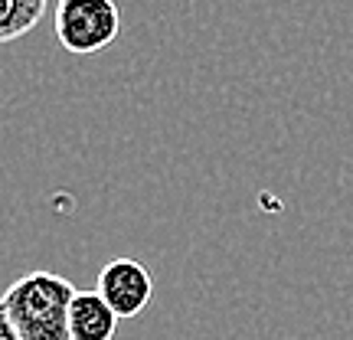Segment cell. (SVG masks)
Masks as SVG:
<instances>
[{
	"label": "cell",
	"instance_id": "8992f818",
	"mask_svg": "<svg viewBox=\"0 0 353 340\" xmlns=\"http://www.w3.org/2000/svg\"><path fill=\"white\" fill-rule=\"evenodd\" d=\"M0 340H23L20 337V330L13 328V321L7 317V311L0 308Z\"/></svg>",
	"mask_w": 353,
	"mask_h": 340
},
{
	"label": "cell",
	"instance_id": "277c9868",
	"mask_svg": "<svg viewBox=\"0 0 353 340\" xmlns=\"http://www.w3.org/2000/svg\"><path fill=\"white\" fill-rule=\"evenodd\" d=\"M121 317L99 291H76L69 308V340H112Z\"/></svg>",
	"mask_w": 353,
	"mask_h": 340
},
{
	"label": "cell",
	"instance_id": "6da1fadb",
	"mask_svg": "<svg viewBox=\"0 0 353 340\" xmlns=\"http://www.w3.org/2000/svg\"><path fill=\"white\" fill-rule=\"evenodd\" d=\"M76 285L56 272H30L3 291L0 308L23 340H69V308Z\"/></svg>",
	"mask_w": 353,
	"mask_h": 340
},
{
	"label": "cell",
	"instance_id": "7a4b0ae2",
	"mask_svg": "<svg viewBox=\"0 0 353 340\" xmlns=\"http://www.w3.org/2000/svg\"><path fill=\"white\" fill-rule=\"evenodd\" d=\"M56 39L72 56H95L108 50L121 33V13L114 0H59L56 3Z\"/></svg>",
	"mask_w": 353,
	"mask_h": 340
},
{
	"label": "cell",
	"instance_id": "5b68a950",
	"mask_svg": "<svg viewBox=\"0 0 353 340\" xmlns=\"http://www.w3.org/2000/svg\"><path fill=\"white\" fill-rule=\"evenodd\" d=\"M50 0H0V43L26 37L43 20Z\"/></svg>",
	"mask_w": 353,
	"mask_h": 340
},
{
	"label": "cell",
	"instance_id": "3957f363",
	"mask_svg": "<svg viewBox=\"0 0 353 340\" xmlns=\"http://www.w3.org/2000/svg\"><path fill=\"white\" fill-rule=\"evenodd\" d=\"M101 298L108 301L118 317H138L154 294L151 272L134 259H112L99 272V285H95Z\"/></svg>",
	"mask_w": 353,
	"mask_h": 340
}]
</instances>
